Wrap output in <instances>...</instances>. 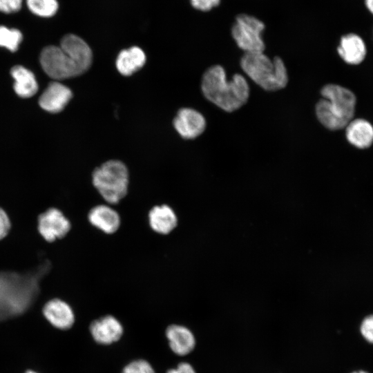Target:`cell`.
<instances>
[{"instance_id":"obj_5","label":"cell","mask_w":373,"mask_h":373,"mask_svg":"<svg viewBox=\"0 0 373 373\" xmlns=\"http://www.w3.org/2000/svg\"><path fill=\"white\" fill-rule=\"evenodd\" d=\"M37 289L33 277L0 274V320L24 312Z\"/></svg>"},{"instance_id":"obj_28","label":"cell","mask_w":373,"mask_h":373,"mask_svg":"<svg viewBox=\"0 0 373 373\" xmlns=\"http://www.w3.org/2000/svg\"><path fill=\"white\" fill-rule=\"evenodd\" d=\"M364 5L367 11L373 15V0H364Z\"/></svg>"},{"instance_id":"obj_8","label":"cell","mask_w":373,"mask_h":373,"mask_svg":"<svg viewBox=\"0 0 373 373\" xmlns=\"http://www.w3.org/2000/svg\"><path fill=\"white\" fill-rule=\"evenodd\" d=\"M70 229V221L57 208H50L39 216V233L48 242L64 238Z\"/></svg>"},{"instance_id":"obj_19","label":"cell","mask_w":373,"mask_h":373,"mask_svg":"<svg viewBox=\"0 0 373 373\" xmlns=\"http://www.w3.org/2000/svg\"><path fill=\"white\" fill-rule=\"evenodd\" d=\"M10 74L15 80L14 90L16 94L23 98H28L38 90V84L35 75L22 66L12 68Z\"/></svg>"},{"instance_id":"obj_13","label":"cell","mask_w":373,"mask_h":373,"mask_svg":"<svg viewBox=\"0 0 373 373\" xmlns=\"http://www.w3.org/2000/svg\"><path fill=\"white\" fill-rule=\"evenodd\" d=\"M148 220L150 228L160 235L171 233L178 222L175 211L166 204L153 206L148 213Z\"/></svg>"},{"instance_id":"obj_14","label":"cell","mask_w":373,"mask_h":373,"mask_svg":"<svg viewBox=\"0 0 373 373\" xmlns=\"http://www.w3.org/2000/svg\"><path fill=\"white\" fill-rule=\"evenodd\" d=\"M43 314L48 322L58 329H69L75 322V315L71 307L59 298L48 301L44 306Z\"/></svg>"},{"instance_id":"obj_6","label":"cell","mask_w":373,"mask_h":373,"mask_svg":"<svg viewBox=\"0 0 373 373\" xmlns=\"http://www.w3.org/2000/svg\"><path fill=\"white\" fill-rule=\"evenodd\" d=\"M92 184L107 204H117L128 193V170L119 160L106 161L93 170Z\"/></svg>"},{"instance_id":"obj_7","label":"cell","mask_w":373,"mask_h":373,"mask_svg":"<svg viewBox=\"0 0 373 373\" xmlns=\"http://www.w3.org/2000/svg\"><path fill=\"white\" fill-rule=\"evenodd\" d=\"M265 24L258 18L238 15L232 26L231 35L238 46L245 52H263L265 48L262 38Z\"/></svg>"},{"instance_id":"obj_22","label":"cell","mask_w":373,"mask_h":373,"mask_svg":"<svg viewBox=\"0 0 373 373\" xmlns=\"http://www.w3.org/2000/svg\"><path fill=\"white\" fill-rule=\"evenodd\" d=\"M122 373H155L149 362L136 360L125 366Z\"/></svg>"},{"instance_id":"obj_26","label":"cell","mask_w":373,"mask_h":373,"mask_svg":"<svg viewBox=\"0 0 373 373\" xmlns=\"http://www.w3.org/2000/svg\"><path fill=\"white\" fill-rule=\"evenodd\" d=\"M11 222L6 212L0 207V240L4 238L9 233Z\"/></svg>"},{"instance_id":"obj_12","label":"cell","mask_w":373,"mask_h":373,"mask_svg":"<svg viewBox=\"0 0 373 373\" xmlns=\"http://www.w3.org/2000/svg\"><path fill=\"white\" fill-rule=\"evenodd\" d=\"M90 332L97 343L109 345L121 338L123 327L115 317L106 315L93 321L90 325Z\"/></svg>"},{"instance_id":"obj_24","label":"cell","mask_w":373,"mask_h":373,"mask_svg":"<svg viewBox=\"0 0 373 373\" xmlns=\"http://www.w3.org/2000/svg\"><path fill=\"white\" fill-rule=\"evenodd\" d=\"M23 0H0V12L4 14H14L21 8Z\"/></svg>"},{"instance_id":"obj_16","label":"cell","mask_w":373,"mask_h":373,"mask_svg":"<svg viewBox=\"0 0 373 373\" xmlns=\"http://www.w3.org/2000/svg\"><path fill=\"white\" fill-rule=\"evenodd\" d=\"M166 336L171 350L178 355H186L194 349L195 337L193 333L184 326H169L166 330Z\"/></svg>"},{"instance_id":"obj_18","label":"cell","mask_w":373,"mask_h":373,"mask_svg":"<svg viewBox=\"0 0 373 373\" xmlns=\"http://www.w3.org/2000/svg\"><path fill=\"white\" fill-rule=\"evenodd\" d=\"M146 57L142 48L131 46L119 52L116 59V68L124 76H130L145 64Z\"/></svg>"},{"instance_id":"obj_30","label":"cell","mask_w":373,"mask_h":373,"mask_svg":"<svg viewBox=\"0 0 373 373\" xmlns=\"http://www.w3.org/2000/svg\"><path fill=\"white\" fill-rule=\"evenodd\" d=\"M26 373H37V372H35L34 371L29 370V371L26 372Z\"/></svg>"},{"instance_id":"obj_4","label":"cell","mask_w":373,"mask_h":373,"mask_svg":"<svg viewBox=\"0 0 373 373\" xmlns=\"http://www.w3.org/2000/svg\"><path fill=\"white\" fill-rule=\"evenodd\" d=\"M240 66L250 79L264 90L275 91L287 84V68L279 57L271 60L263 52H245Z\"/></svg>"},{"instance_id":"obj_29","label":"cell","mask_w":373,"mask_h":373,"mask_svg":"<svg viewBox=\"0 0 373 373\" xmlns=\"http://www.w3.org/2000/svg\"><path fill=\"white\" fill-rule=\"evenodd\" d=\"M352 373H368L366 371H364V370H357V371H354Z\"/></svg>"},{"instance_id":"obj_20","label":"cell","mask_w":373,"mask_h":373,"mask_svg":"<svg viewBox=\"0 0 373 373\" xmlns=\"http://www.w3.org/2000/svg\"><path fill=\"white\" fill-rule=\"evenodd\" d=\"M25 2L31 13L41 18L53 17L59 9L57 0H25Z\"/></svg>"},{"instance_id":"obj_25","label":"cell","mask_w":373,"mask_h":373,"mask_svg":"<svg viewBox=\"0 0 373 373\" xmlns=\"http://www.w3.org/2000/svg\"><path fill=\"white\" fill-rule=\"evenodd\" d=\"M192 6L200 11H209L218 6L221 0H190Z\"/></svg>"},{"instance_id":"obj_10","label":"cell","mask_w":373,"mask_h":373,"mask_svg":"<svg viewBox=\"0 0 373 373\" xmlns=\"http://www.w3.org/2000/svg\"><path fill=\"white\" fill-rule=\"evenodd\" d=\"M88 222L106 234H113L121 225L119 213L108 204H99L93 207L88 213Z\"/></svg>"},{"instance_id":"obj_27","label":"cell","mask_w":373,"mask_h":373,"mask_svg":"<svg viewBox=\"0 0 373 373\" xmlns=\"http://www.w3.org/2000/svg\"><path fill=\"white\" fill-rule=\"evenodd\" d=\"M166 373H195L193 367L188 363H181L176 368L171 369Z\"/></svg>"},{"instance_id":"obj_2","label":"cell","mask_w":373,"mask_h":373,"mask_svg":"<svg viewBox=\"0 0 373 373\" xmlns=\"http://www.w3.org/2000/svg\"><path fill=\"white\" fill-rule=\"evenodd\" d=\"M204 97L227 112H233L242 106L249 96V87L246 79L235 74L228 81L224 69L220 65L209 68L204 73L201 83Z\"/></svg>"},{"instance_id":"obj_1","label":"cell","mask_w":373,"mask_h":373,"mask_svg":"<svg viewBox=\"0 0 373 373\" xmlns=\"http://www.w3.org/2000/svg\"><path fill=\"white\" fill-rule=\"evenodd\" d=\"M40 64L52 79L61 80L77 77L90 67L93 52L88 44L74 34L64 35L60 45L48 46L41 52Z\"/></svg>"},{"instance_id":"obj_3","label":"cell","mask_w":373,"mask_h":373,"mask_svg":"<svg viewBox=\"0 0 373 373\" xmlns=\"http://www.w3.org/2000/svg\"><path fill=\"white\" fill-rule=\"evenodd\" d=\"M323 98L316 104L319 122L332 131L345 128L353 119L356 98L349 89L337 84H327L321 91Z\"/></svg>"},{"instance_id":"obj_11","label":"cell","mask_w":373,"mask_h":373,"mask_svg":"<svg viewBox=\"0 0 373 373\" xmlns=\"http://www.w3.org/2000/svg\"><path fill=\"white\" fill-rule=\"evenodd\" d=\"M73 97L71 90L58 82L50 83L39 99V104L44 111L57 113L61 112Z\"/></svg>"},{"instance_id":"obj_21","label":"cell","mask_w":373,"mask_h":373,"mask_svg":"<svg viewBox=\"0 0 373 373\" xmlns=\"http://www.w3.org/2000/svg\"><path fill=\"white\" fill-rule=\"evenodd\" d=\"M22 40L23 35L19 30L0 26V47L14 52L18 50Z\"/></svg>"},{"instance_id":"obj_15","label":"cell","mask_w":373,"mask_h":373,"mask_svg":"<svg viewBox=\"0 0 373 373\" xmlns=\"http://www.w3.org/2000/svg\"><path fill=\"white\" fill-rule=\"evenodd\" d=\"M337 51L345 62L357 65L365 59L367 48L363 39L358 35L352 32L341 37Z\"/></svg>"},{"instance_id":"obj_17","label":"cell","mask_w":373,"mask_h":373,"mask_svg":"<svg viewBox=\"0 0 373 373\" xmlns=\"http://www.w3.org/2000/svg\"><path fill=\"white\" fill-rule=\"evenodd\" d=\"M347 141L358 149H367L373 143V126L364 119H352L345 127Z\"/></svg>"},{"instance_id":"obj_23","label":"cell","mask_w":373,"mask_h":373,"mask_svg":"<svg viewBox=\"0 0 373 373\" xmlns=\"http://www.w3.org/2000/svg\"><path fill=\"white\" fill-rule=\"evenodd\" d=\"M360 332L365 340L373 344V314L363 320L360 325Z\"/></svg>"},{"instance_id":"obj_9","label":"cell","mask_w":373,"mask_h":373,"mask_svg":"<svg viewBox=\"0 0 373 373\" xmlns=\"http://www.w3.org/2000/svg\"><path fill=\"white\" fill-rule=\"evenodd\" d=\"M173 126L178 134L184 139H194L200 135L206 127L204 116L195 109L182 108L173 119Z\"/></svg>"}]
</instances>
